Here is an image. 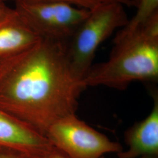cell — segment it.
I'll list each match as a JSON object with an SVG mask.
<instances>
[{
    "mask_svg": "<svg viewBox=\"0 0 158 158\" xmlns=\"http://www.w3.org/2000/svg\"><path fill=\"white\" fill-rule=\"evenodd\" d=\"M14 11V8L8 7L4 0H0V23L10 17Z\"/></svg>",
    "mask_w": 158,
    "mask_h": 158,
    "instance_id": "7c38bea8",
    "label": "cell"
},
{
    "mask_svg": "<svg viewBox=\"0 0 158 158\" xmlns=\"http://www.w3.org/2000/svg\"><path fill=\"white\" fill-rule=\"evenodd\" d=\"M124 6L112 2L90 10L67 43V55L74 74L82 80L90 70L96 51L117 29L129 21Z\"/></svg>",
    "mask_w": 158,
    "mask_h": 158,
    "instance_id": "3957f363",
    "label": "cell"
},
{
    "mask_svg": "<svg viewBox=\"0 0 158 158\" xmlns=\"http://www.w3.org/2000/svg\"><path fill=\"white\" fill-rule=\"evenodd\" d=\"M14 9L40 38L67 42L90 12L60 1H17Z\"/></svg>",
    "mask_w": 158,
    "mask_h": 158,
    "instance_id": "277c9868",
    "label": "cell"
},
{
    "mask_svg": "<svg viewBox=\"0 0 158 158\" xmlns=\"http://www.w3.org/2000/svg\"><path fill=\"white\" fill-rule=\"evenodd\" d=\"M0 147L34 158L45 156L54 148L46 136L1 109Z\"/></svg>",
    "mask_w": 158,
    "mask_h": 158,
    "instance_id": "8992f818",
    "label": "cell"
},
{
    "mask_svg": "<svg viewBox=\"0 0 158 158\" xmlns=\"http://www.w3.org/2000/svg\"><path fill=\"white\" fill-rule=\"evenodd\" d=\"M40 37L15 11L0 23V64L35 45Z\"/></svg>",
    "mask_w": 158,
    "mask_h": 158,
    "instance_id": "ba28073f",
    "label": "cell"
},
{
    "mask_svg": "<svg viewBox=\"0 0 158 158\" xmlns=\"http://www.w3.org/2000/svg\"><path fill=\"white\" fill-rule=\"evenodd\" d=\"M14 1L15 2L21 1H60L69 4L84 8L88 10H92L99 6L112 2H117L127 6H135L133 0H4Z\"/></svg>",
    "mask_w": 158,
    "mask_h": 158,
    "instance_id": "30bf717a",
    "label": "cell"
},
{
    "mask_svg": "<svg viewBox=\"0 0 158 158\" xmlns=\"http://www.w3.org/2000/svg\"><path fill=\"white\" fill-rule=\"evenodd\" d=\"M158 79V13L142 27L115 36L107 60L92 66L82 80L85 87L104 85L124 90L135 81Z\"/></svg>",
    "mask_w": 158,
    "mask_h": 158,
    "instance_id": "7a4b0ae2",
    "label": "cell"
},
{
    "mask_svg": "<svg viewBox=\"0 0 158 158\" xmlns=\"http://www.w3.org/2000/svg\"><path fill=\"white\" fill-rule=\"evenodd\" d=\"M154 104L147 118L137 123L125 132L128 148L117 154L119 158H139L158 156V95L153 93Z\"/></svg>",
    "mask_w": 158,
    "mask_h": 158,
    "instance_id": "52a82bcc",
    "label": "cell"
},
{
    "mask_svg": "<svg viewBox=\"0 0 158 158\" xmlns=\"http://www.w3.org/2000/svg\"><path fill=\"white\" fill-rule=\"evenodd\" d=\"M67 43L40 38L0 64V109L45 135L57 121L76 114L85 89L70 68Z\"/></svg>",
    "mask_w": 158,
    "mask_h": 158,
    "instance_id": "6da1fadb",
    "label": "cell"
},
{
    "mask_svg": "<svg viewBox=\"0 0 158 158\" xmlns=\"http://www.w3.org/2000/svg\"><path fill=\"white\" fill-rule=\"evenodd\" d=\"M41 158H69L62 152V151L57 149L56 148L54 147L53 149L50 152L48 153L46 155Z\"/></svg>",
    "mask_w": 158,
    "mask_h": 158,
    "instance_id": "4fadbf2b",
    "label": "cell"
},
{
    "mask_svg": "<svg viewBox=\"0 0 158 158\" xmlns=\"http://www.w3.org/2000/svg\"><path fill=\"white\" fill-rule=\"evenodd\" d=\"M137 11L126 25L116 35L123 36L130 34L141 28L148 20L158 13V0H139Z\"/></svg>",
    "mask_w": 158,
    "mask_h": 158,
    "instance_id": "9c48e42d",
    "label": "cell"
},
{
    "mask_svg": "<svg viewBox=\"0 0 158 158\" xmlns=\"http://www.w3.org/2000/svg\"><path fill=\"white\" fill-rule=\"evenodd\" d=\"M46 136L53 147L69 158H100L123 151L122 145L91 128L76 114L57 121Z\"/></svg>",
    "mask_w": 158,
    "mask_h": 158,
    "instance_id": "5b68a950",
    "label": "cell"
},
{
    "mask_svg": "<svg viewBox=\"0 0 158 158\" xmlns=\"http://www.w3.org/2000/svg\"><path fill=\"white\" fill-rule=\"evenodd\" d=\"M42 157L34 158L17 151L0 147V158H41Z\"/></svg>",
    "mask_w": 158,
    "mask_h": 158,
    "instance_id": "8fae6325",
    "label": "cell"
},
{
    "mask_svg": "<svg viewBox=\"0 0 158 158\" xmlns=\"http://www.w3.org/2000/svg\"><path fill=\"white\" fill-rule=\"evenodd\" d=\"M133 1H134V4H135V6L136 7V6H137L138 4L139 0H133Z\"/></svg>",
    "mask_w": 158,
    "mask_h": 158,
    "instance_id": "9a60e30c",
    "label": "cell"
},
{
    "mask_svg": "<svg viewBox=\"0 0 158 158\" xmlns=\"http://www.w3.org/2000/svg\"><path fill=\"white\" fill-rule=\"evenodd\" d=\"M158 156H142L139 158H158ZM105 158L104 156H102V158Z\"/></svg>",
    "mask_w": 158,
    "mask_h": 158,
    "instance_id": "5bb4252c",
    "label": "cell"
}]
</instances>
